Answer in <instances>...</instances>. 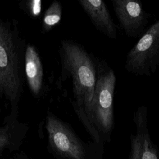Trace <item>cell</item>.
<instances>
[{
	"instance_id": "6da1fadb",
	"label": "cell",
	"mask_w": 159,
	"mask_h": 159,
	"mask_svg": "<svg viewBox=\"0 0 159 159\" xmlns=\"http://www.w3.org/2000/svg\"><path fill=\"white\" fill-rule=\"evenodd\" d=\"M59 52L61 77L71 81L73 109L94 142L101 143V135L90 122L91 106L97 78L96 59L81 45L71 40H61Z\"/></svg>"
},
{
	"instance_id": "7a4b0ae2",
	"label": "cell",
	"mask_w": 159,
	"mask_h": 159,
	"mask_svg": "<svg viewBox=\"0 0 159 159\" xmlns=\"http://www.w3.org/2000/svg\"><path fill=\"white\" fill-rule=\"evenodd\" d=\"M27 45L15 19L0 14V98L19 110L25 84Z\"/></svg>"
},
{
	"instance_id": "3957f363",
	"label": "cell",
	"mask_w": 159,
	"mask_h": 159,
	"mask_svg": "<svg viewBox=\"0 0 159 159\" xmlns=\"http://www.w3.org/2000/svg\"><path fill=\"white\" fill-rule=\"evenodd\" d=\"M97 78L91 106L90 122L103 142H109L114 126V96L116 77L103 60L96 59Z\"/></svg>"
},
{
	"instance_id": "277c9868",
	"label": "cell",
	"mask_w": 159,
	"mask_h": 159,
	"mask_svg": "<svg viewBox=\"0 0 159 159\" xmlns=\"http://www.w3.org/2000/svg\"><path fill=\"white\" fill-rule=\"evenodd\" d=\"M45 128L49 144L58 155L70 159H102L103 144H86L68 124L50 110L46 115Z\"/></svg>"
},
{
	"instance_id": "5b68a950",
	"label": "cell",
	"mask_w": 159,
	"mask_h": 159,
	"mask_svg": "<svg viewBox=\"0 0 159 159\" xmlns=\"http://www.w3.org/2000/svg\"><path fill=\"white\" fill-rule=\"evenodd\" d=\"M159 66V20L153 24L128 52L125 70L137 76H150Z\"/></svg>"
},
{
	"instance_id": "8992f818",
	"label": "cell",
	"mask_w": 159,
	"mask_h": 159,
	"mask_svg": "<svg viewBox=\"0 0 159 159\" xmlns=\"http://www.w3.org/2000/svg\"><path fill=\"white\" fill-rule=\"evenodd\" d=\"M114 11L120 26L127 37H140L144 33L150 15L140 1L112 0Z\"/></svg>"
},
{
	"instance_id": "52a82bcc",
	"label": "cell",
	"mask_w": 159,
	"mask_h": 159,
	"mask_svg": "<svg viewBox=\"0 0 159 159\" xmlns=\"http://www.w3.org/2000/svg\"><path fill=\"white\" fill-rule=\"evenodd\" d=\"M136 134L130 135L128 159H159L157 146L152 141L147 127V107L139 106L134 115Z\"/></svg>"
},
{
	"instance_id": "ba28073f",
	"label": "cell",
	"mask_w": 159,
	"mask_h": 159,
	"mask_svg": "<svg viewBox=\"0 0 159 159\" xmlns=\"http://www.w3.org/2000/svg\"><path fill=\"white\" fill-rule=\"evenodd\" d=\"M78 1L95 28L108 38L115 39L117 37V26L105 2L102 0Z\"/></svg>"
},
{
	"instance_id": "9c48e42d",
	"label": "cell",
	"mask_w": 159,
	"mask_h": 159,
	"mask_svg": "<svg viewBox=\"0 0 159 159\" xmlns=\"http://www.w3.org/2000/svg\"><path fill=\"white\" fill-rule=\"evenodd\" d=\"M25 76L32 94L36 98L44 91L43 69L39 53L34 45H27L25 54Z\"/></svg>"
},
{
	"instance_id": "30bf717a",
	"label": "cell",
	"mask_w": 159,
	"mask_h": 159,
	"mask_svg": "<svg viewBox=\"0 0 159 159\" xmlns=\"http://www.w3.org/2000/svg\"><path fill=\"white\" fill-rule=\"evenodd\" d=\"M19 110H11L0 126V152L5 148L17 144L27 130V125L19 122Z\"/></svg>"
},
{
	"instance_id": "8fae6325",
	"label": "cell",
	"mask_w": 159,
	"mask_h": 159,
	"mask_svg": "<svg viewBox=\"0 0 159 159\" xmlns=\"http://www.w3.org/2000/svg\"><path fill=\"white\" fill-rule=\"evenodd\" d=\"M62 16V7L61 3L54 1L46 9L43 16L42 28L44 31L48 32L53 27L59 23Z\"/></svg>"
},
{
	"instance_id": "7c38bea8",
	"label": "cell",
	"mask_w": 159,
	"mask_h": 159,
	"mask_svg": "<svg viewBox=\"0 0 159 159\" xmlns=\"http://www.w3.org/2000/svg\"><path fill=\"white\" fill-rule=\"evenodd\" d=\"M25 5V9H27V12L32 17L39 16L41 12V1H30Z\"/></svg>"
}]
</instances>
